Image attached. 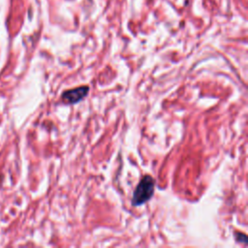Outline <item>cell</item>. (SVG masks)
I'll return each mask as SVG.
<instances>
[{"instance_id": "6da1fadb", "label": "cell", "mask_w": 248, "mask_h": 248, "mask_svg": "<svg viewBox=\"0 0 248 248\" xmlns=\"http://www.w3.org/2000/svg\"><path fill=\"white\" fill-rule=\"evenodd\" d=\"M154 189H155L154 178L149 174H145L138 183L134 191L133 198H132V204L134 206H139L148 202L154 194Z\"/></svg>"}, {"instance_id": "7a4b0ae2", "label": "cell", "mask_w": 248, "mask_h": 248, "mask_svg": "<svg viewBox=\"0 0 248 248\" xmlns=\"http://www.w3.org/2000/svg\"><path fill=\"white\" fill-rule=\"evenodd\" d=\"M88 91H89V87L86 85L66 90L62 94V101L67 105L77 104L87 95Z\"/></svg>"}, {"instance_id": "3957f363", "label": "cell", "mask_w": 248, "mask_h": 248, "mask_svg": "<svg viewBox=\"0 0 248 248\" xmlns=\"http://www.w3.org/2000/svg\"><path fill=\"white\" fill-rule=\"evenodd\" d=\"M235 237H236V240L238 242H243V243L247 242V236L244 233H242V232L235 233Z\"/></svg>"}]
</instances>
